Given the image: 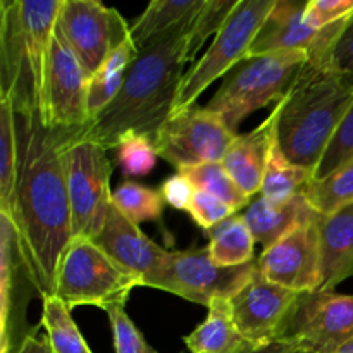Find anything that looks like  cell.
<instances>
[{"label":"cell","mask_w":353,"mask_h":353,"mask_svg":"<svg viewBox=\"0 0 353 353\" xmlns=\"http://www.w3.org/2000/svg\"><path fill=\"white\" fill-rule=\"evenodd\" d=\"M299 295L269 281L257 265L247 285L230 299L231 314L241 336L254 345L281 338Z\"/></svg>","instance_id":"15"},{"label":"cell","mask_w":353,"mask_h":353,"mask_svg":"<svg viewBox=\"0 0 353 353\" xmlns=\"http://www.w3.org/2000/svg\"><path fill=\"white\" fill-rule=\"evenodd\" d=\"M116 150L117 165L126 176H147L155 168L159 157L154 140L143 134H128Z\"/></svg>","instance_id":"33"},{"label":"cell","mask_w":353,"mask_h":353,"mask_svg":"<svg viewBox=\"0 0 353 353\" xmlns=\"http://www.w3.org/2000/svg\"><path fill=\"white\" fill-rule=\"evenodd\" d=\"M190 26V24H188ZM188 26H181L138 50L116 99L72 138L92 140L116 148L128 134L154 140L159 128L172 114L186 64Z\"/></svg>","instance_id":"2"},{"label":"cell","mask_w":353,"mask_h":353,"mask_svg":"<svg viewBox=\"0 0 353 353\" xmlns=\"http://www.w3.org/2000/svg\"><path fill=\"white\" fill-rule=\"evenodd\" d=\"M276 123H278V107H274L272 112L255 130L236 134L221 162L234 183L250 199L261 193Z\"/></svg>","instance_id":"19"},{"label":"cell","mask_w":353,"mask_h":353,"mask_svg":"<svg viewBox=\"0 0 353 353\" xmlns=\"http://www.w3.org/2000/svg\"><path fill=\"white\" fill-rule=\"evenodd\" d=\"M257 271V261L240 268H219L205 248L169 252L154 288L209 307L214 300H230Z\"/></svg>","instance_id":"10"},{"label":"cell","mask_w":353,"mask_h":353,"mask_svg":"<svg viewBox=\"0 0 353 353\" xmlns=\"http://www.w3.org/2000/svg\"><path fill=\"white\" fill-rule=\"evenodd\" d=\"M243 217L255 241L261 243L264 250L292 231L323 219L303 193L283 203L269 202L262 195H257L245 209Z\"/></svg>","instance_id":"20"},{"label":"cell","mask_w":353,"mask_h":353,"mask_svg":"<svg viewBox=\"0 0 353 353\" xmlns=\"http://www.w3.org/2000/svg\"><path fill=\"white\" fill-rule=\"evenodd\" d=\"M276 0H240L224 26L217 31L214 41L199 62L185 72L179 86L176 109L195 105L199 97L216 79L226 74L240 61H247L248 52L274 7Z\"/></svg>","instance_id":"8"},{"label":"cell","mask_w":353,"mask_h":353,"mask_svg":"<svg viewBox=\"0 0 353 353\" xmlns=\"http://www.w3.org/2000/svg\"><path fill=\"white\" fill-rule=\"evenodd\" d=\"M236 133L207 107L190 105L172 110L154 137L159 157L176 169L223 162Z\"/></svg>","instance_id":"9"},{"label":"cell","mask_w":353,"mask_h":353,"mask_svg":"<svg viewBox=\"0 0 353 353\" xmlns=\"http://www.w3.org/2000/svg\"><path fill=\"white\" fill-rule=\"evenodd\" d=\"M137 55V45L131 41V38H128L119 47L110 52V55L100 65L99 71L92 76L88 90L90 121L116 99L121 86H123L124 76H126L128 69H130L131 62L134 61Z\"/></svg>","instance_id":"27"},{"label":"cell","mask_w":353,"mask_h":353,"mask_svg":"<svg viewBox=\"0 0 353 353\" xmlns=\"http://www.w3.org/2000/svg\"><path fill=\"white\" fill-rule=\"evenodd\" d=\"M19 138L14 226L19 255L38 295L54 292L55 272L72 240L62 148L72 131L45 128L34 109L16 110Z\"/></svg>","instance_id":"1"},{"label":"cell","mask_w":353,"mask_h":353,"mask_svg":"<svg viewBox=\"0 0 353 353\" xmlns=\"http://www.w3.org/2000/svg\"><path fill=\"white\" fill-rule=\"evenodd\" d=\"M281 338L303 353H334L353 338V295L300 293Z\"/></svg>","instance_id":"11"},{"label":"cell","mask_w":353,"mask_h":353,"mask_svg":"<svg viewBox=\"0 0 353 353\" xmlns=\"http://www.w3.org/2000/svg\"><path fill=\"white\" fill-rule=\"evenodd\" d=\"M305 6L303 0H276L247 59L274 52L302 50L309 55V61L327 64L334 41L352 16L333 26L314 30L303 19Z\"/></svg>","instance_id":"14"},{"label":"cell","mask_w":353,"mask_h":353,"mask_svg":"<svg viewBox=\"0 0 353 353\" xmlns=\"http://www.w3.org/2000/svg\"><path fill=\"white\" fill-rule=\"evenodd\" d=\"M57 28L90 76L99 71L114 48L130 38L124 17L97 0H62Z\"/></svg>","instance_id":"13"},{"label":"cell","mask_w":353,"mask_h":353,"mask_svg":"<svg viewBox=\"0 0 353 353\" xmlns=\"http://www.w3.org/2000/svg\"><path fill=\"white\" fill-rule=\"evenodd\" d=\"M72 133L62 148V165L71 205L72 238L95 240L112 207V165L107 148L97 141L72 138Z\"/></svg>","instance_id":"7"},{"label":"cell","mask_w":353,"mask_h":353,"mask_svg":"<svg viewBox=\"0 0 353 353\" xmlns=\"http://www.w3.org/2000/svg\"><path fill=\"white\" fill-rule=\"evenodd\" d=\"M178 172L188 178L196 192L209 193V195L223 200L231 209H234V212L250 205V196L245 195L243 190L234 183V179L231 178L230 172L224 169L221 162L188 165V168L179 169Z\"/></svg>","instance_id":"30"},{"label":"cell","mask_w":353,"mask_h":353,"mask_svg":"<svg viewBox=\"0 0 353 353\" xmlns=\"http://www.w3.org/2000/svg\"><path fill=\"white\" fill-rule=\"evenodd\" d=\"M303 195L323 217L353 205V159L324 178L312 179Z\"/></svg>","instance_id":"29"},{"label":"cell","mask_w":353,"mask_h":353,"mask_svg":"<svg viewBox=\"0 0 353 353\" xmlns=\"http://www.w3.org/2000/svg\"><path fill=\"white\" fill-rule=\"evenodd\" d=\"M352 102V78L324 62L307 61L288 93L276 103V137L283 154L316 172Z\"/></svg>","instance_id":"3"},{"label":"cell","mask_w":353,"mask_h":353,"mask_svg":"<svg viewBox=\"0 0 353 353\" xmlns=\"http://www.w3.org/2000/svg\"><path fill=\"white\" fill-rule=\"evenodd\" d=\"M188 214L205 233H209L210 230H214L221 223L233 217L236 212L228 203H224L223 200L216 199L209 193L196 192L188 209Z\"/></svg>","instance_id":"37"},{"label":"cell","mask_w":353,"mask_h":353,"mask_svg":"<svg viewBox=\"0 0 353 353\" xmlns=\"http://www.w3.org/2000/svg\"><path fill=\"white\" fill-rule=\"evenodd\" d=\"M112 203L123 216L134 224L161 221L164 214V199L161 190L148 188L134 181H124L112 192Z\"/></svg>","instance_id":"31"},{"label":"cell","mask_w":353,"mask_h":353,"mask_svg":"<svg viewBox=\"0 0 353 353\" xmlns=\"http://www.w3.org/2000/svg\"><path fill=\"white\" fill-rule=\"evenodd\" d=\"M314 178H316V172L312 169L295 164L283 154L274 131V138L269 148L264 181H262L259 195L274 203L288 202L296 195H302Z\"/></svg>","instance_id":"24"},{"label":"cell","mask_w":353,"mask_h":353,"mask_svg":"<svg viewBox=\"0 0 353 353\" xmlns=\"http://www.w3.org/2000/svg\"><path fill=\"white\" fill-rule=\"evenodd\" d=\"M240 0H205L200 9L199 16L188 26V38H186V62L193 61L203 47L210 34H217V31L224 26L228 17L236 9Z\"/></svg>","instance_id":"32"},{"label":"cell","mask_w":353,"mask_h":353,"mask_svg":"<svg viewBox=\"0 0 353 353\" xmlns=\"http://www.w3.org/2000/svg\"><path fill=\"white\" fill-rule=\"evenodd\" d=\"M62 0L0 2V97L41 112L52 40Z\"/></svg>","instance_id":"4"},{"label":"cell","mask_w":353,"mask_h":353,"mask_svg":"<svg viewBox=\"0 0 353 353\" xmlns=\"http://www.w3.org/2000/svg\"><path fill=\"white\" fill-rule=\"evenodd\" d=\"M234 353H303L296 347L293 341L285 340V338H278V340L268 341V343L254 345L247 343L243 348L236 350Z\"/></svg>","instance_id":"40"},{"label":"cell","mask_w":353,"mask_h":353,"mask_svg":"<svg viewBox=\"0 0 353 353\" xmlns=\"http://www.w3.org/2000/svg\"><path fill=\"white\" fill-rule=\"evenodd\" d=\"M93 241L119 268L134 276L141 286L150 288H154L155 279L161 274L162 265L169 255L165 248L145 236L138 224L123 216L114 203L102 231Z\"/></svg>","instance_id":"17"},{"label":"cell","mask_w":353,"mask_h":353,"mask_svg":"<svg viewBox=\"0 0 353 353\" xmlns=\"http://www.w3.org/2000/svg\"><path fill=\"white\" fill-rule=\"evenodd\" d=\"M19 176V138L12 99L0 97V214L12 219Z\"/></svg>","instance_id":"25"},{"label":"cell","mask_w":353,"mask_h":353,"mask_svg":"<svg viewBox=\"0 0 353 353\" xmlns=\"http://www.w3.org/2000/svg\"><path fill=\"white\" fill-rule=\"evenodd\" d=\"M26 274L19 255V241L14 221L0 214V307H2V352L14 353L19 347L16 336L23 321V303L19 302V276ZM28 276V274H26Z\"/></svg>","instance_id":"18"},{"label":"cell","mask_w":353,"mask_h":353,"mask_svg":"<svg viewBox=\"0 0 353 353\" xmlns=\"http://www.w3.org/2000/svg\"><path fill=\"white\" fill-rule=\"evenodd\" d=\"M210 259L219 268H240L254 262L255 238L243 214H234L207 233Z\"/></svg>","instance_id":"26"},{"label":"cell","mask_w":353,"mask_h":353,"mask_svg":"<svg viewBox=\"0 0 353 353\" xmlns=\"http://www.w3.org/2000/svg\"><path fill=\"white\" fill-rule=\"evenodd\" d=\"M161 193L162 199H164V202L168 203L169 207H172V209L176 210H186V212H188L196 190L193 188V185L188 181L186 176H183L181 172H176V174L169 176V178L162 183Z\"/></svg>","instance_id":"39"},{"label":"cell","mask_w":353,"mask_h":353,"mask_svg":"<svg viewBox=\"0 0 353 353\" xmlns=\"http://www.w3.org/2000/svg\"><path fill=\"white\" fill-rule=\"evenodd\" d=\"M205 0H154L130 26V38L138 50L172 30L188 26L199 16Z\"/></svg>","instance_id":"22"},{"label":"cell","mask_w":353,"mask_h":353,"mask_svg":"<svg viewBox=\"0 0 353 353\" xmlns=\"http://www.w3.org/2000/svg\"><path fill=\"white\" fill-rule=\"evenodd\" d=\"M321 221L305 224L265 248L257 259L259 271L271 283L293 293L317 292L321 286Z\"/></svg>","instance_id":"16"},{"label":"cell","mask_w":353,"mask_h":353,"mask_svg":"<svg viewBox=\"0 0 353 353\" xmlns=\"http://www.w3.org/2000/svg\"><path fill=\"white\" fill-rule=\"evenodd\" d=\"M309 55L302 50H285L259 55L234 69L207 103L233 133L250 114L271 102L278 103L288 93Z\"/></svg>","instance_id":"5"},{"label":"cell","mask_w":353,"mask_h":353,"mask_svg":"<svg viewBox=\"0 0 353 353\" xmlns=\"http://www.w3.org/2000/svg\"><path fill=\"white\" fill-rule=\"evenodd\" d=\"M141 286L134 276L116 264L90 238H72L65 247L52 295L74 307H99L107 310L114 305H126L130 293Z\"/></svg>","instance_id":"6"},{"label":"cell","mask_w":353,"mask_h":353,"mask_svg":"<svg viewBox=\"0 0 353 353\" xmlns=\"http://www.w3.org/2000/svg\"><path fill=\"white\" fill-rule=\"evenodd\" d=\"M353 159V102L348 107L347 114H345L343 121L338 126L336 133H334L333 140L327 145L326 152H324L323 159H321L319 165L316 168V178L319 179L333 172L345 162Z\"/></svg>","instance_id":"34"},{"label":"cell","mask_w":353,"mask_h":353,"mask_svg":"<svg viewBox=\"0 0 353 353\" xmlns=\"http://www.w3.org/2000/svg\"><path fill=\"white\" fill-rule=\"evenodd\" d=\"M327 64L338 74L353 79V16L347 21L343 31L334 41Z\"/></svg>","instance_id":"38"},{"label":"cell","mask_w":353,"mask_h":353,"mask_svg":"<svg viewBox=\"0 0 353 353\" xmlns=\"http://www.w3.org/2000/svg\"><path fill=\"white\" fill-rule=\"evenodd\" d=\"M353 16V0H309L303 19L314 30L333 26Z\"/></svg>","instance_id":"36"},{"label":"cell","mask_w":353,"mask_h":353,"mask_svg":"<svg viewBox=\"0 0 353 353\" xmlns=\"http://www.w3.org/2000/svg\"><path fill=\"white\" fill-rule=\"evenodd\" d=\"M41 326L54 353H93L71 317V309L52 293L41 296Z\"/></svg>","instance_id":"28"},{"label":"cell","mask_w":353,"mask_h":353,"mask_svg":"<svg viewBox=\"0 0 353 353\" xmlns=\"http://www.w3.org/2000/svg\"><path fill=\"white\" fill-rule=\"evenodd\" d=\"M334 353H353V338H352V340H348L347 343L343 345V347L338 348V350Z\"/></svg>","instance_id":"42"},{"label":"cell","mask_w":353,"mask_h":353,"mask_svg":"<svg viewBox=\"0 0 353 353\" xmlns=\"http://www.w3.org/2000/svg\"><path fill=\"white\" fill-rule=\"evenodd\" d=\"M321 286L317 292H334L353 276V205L323 217L319 230Z\"/></svg>","instance_id":"21"},{"label":"cell","mask_w":353,"mask_h":353,"mask_svg":"<svg viewBox=\"0 0 353 353\" xmlns=\"http://www.w3.org/2000/svg\"><path fill=\"white\" fill-rule=\"evenodd\" d=\"M90 79L92 76L85 71L55 24L43 107L40 112V119L45 128L79 131L90 123Z\"/></svg>","instance_id":"12"},{"label":"cell","mask_w":353,"mask_h":353,"mask_svg":"<svg viewBox=\"0 0 353 353\" xmlns=\"http://www.w3.org/2000/svg\"><path fill=\"white\" fill-rule=\"evenodd\" d=\"M105 312L114 331L116 353H159L152 348V345H148L141 331L134 326L131 317L128 316L126 305H114Z\"/></svg>","instance_id":"35"},{"label":"cell","mask_w":353,"mask_h":353,"mask_svg":"<svg viewBox=\"0 0 353 353\" xmlns=\"http://www.w3.org/2000/svg\"><path fill=\"white\" fill-rule=\"evenodd\" d=\"M14 353H54L47 336H38L37 333H28Z\"/></svg>","instance_id":"41"},{"label":"cell","mask_w":353,"mask_h":353,"mask_svg":"<svg viewBox=\"0 0 353 353\" xmlns=\"http://www.w3.org/2000/svg\"><path fill=\"white\" fill-rule=\"evenodd\" d=\"M207 317L188 336L183 338L192 353H234L248 343L238 331L231 314L230 300H214L207 307Z\"/></svg>","instance_id":"23"}]
</instances>
